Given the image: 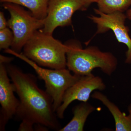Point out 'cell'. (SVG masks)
<instances>
[{"instance_id": "1", "label": "cell", "mask_w": 131, "mask_h": 131, "mask_svg": "<svg viewBox=\"0 0 131 131\" xmlns=\"http://www.w3.org/2000/svg\"><path fill=\"white\" fill-rule=\"evenodd\" d=\"M9 77L19 97L15 117L21 121L19 131H32L34 127L59 131L61 126L53 107V101L46 91L38 86L34 75L24 73L15 66L6 64Z\"/></svg>"}, {"instance_id": "2", "label": "cell", "mask_w": 131, "mask_h": 131, "mask_svg": "<svg viewBox=\"0 0 131 131\" xmlns=\"http://www.w3.org/2000/svg\"><path fill=\"white\" fill-rule=\"evenodd\" d=\"M67 44L69 46L66 53L67 67L74 74L87 75L92 74L94 69L99 68L110 76L116 70L118 60L112 53L101 51L95 46L83 49L77 42Z\"/></svg>"}, {"instance_id": "3", "label": "cell", "mask_w": 131, "mask_h": 131, "mask_svg": "<svg viewBox=\"0 0 131 131\" xmlns=\"http://www.w3.org/2000/svg\"><path fill=\"white\" fill-rule=\"evenodd\" d=\"M69 46L54 38L52 34L38 30L23 48V54L41 67L61 69L67 67Z\"/></svg>"}, {"instance_id": "4", "label": "cell", "mask_w": 131, "mask_h": 131, "mask_svg": "<svg viewBox=\"0 0 131 131\" xmlns=\"http://www.w3.org/2000/svg\"><path fill=\"white\" fill-rule=\"evenodd\" d=\"M6 53L18 58L29 64L34 70L38 76L44 81L46 91L51 97L53 107L56 112L62 104L66 91L80 79L81 76L72 74L69 69H46L38 65L26 57L23 53H19L11 49L5 50Z\"/></svg>"}, {"instance_id": "5", "label": "cell", "mask_w": 131, "mask_h": 131, "mask_svg": "<svg viewBox=\"0 0 131 131\" xmlns=\"http://www.w3.org/2000/svg\"><path fill=\"white\" fill-rule=\"evenodd\" d=\"M2 6L10 14L8 26L13 31L14 36L11 49L17 53H21L24 46L34 32L43 28L45 19L37 18L30 12L17 4L3 3Z\"/></svg>"}, {"instance_id": "6", "label": "cell", "mask_w": 131, "mask_h": 131, "mask_svg": "<svg viewBox=\"0 0 131 131\" xmlns=\"http://www.w3.org/2000/svg\"><path fill=\"white\" fill-rule=\"evenodd\" d=\"M94 11L98 16L91 15L89 18L97 26L95 35L110 30L112 31L118 42L127 47L125 62L131 64V38L129 34V29L125 25L126 15L122 12L106 14L96 8L94 9Z\"/></svg>"}, {"instance_id": "7", "label": "cell", "mask_w": 131, "mask_h": 131, "mask_svg": "<svg viewBox=\"0 0 131 131\" xmlns=\"http://www.w3.org/2000/svg\"><path fill=\"white\" fill-rule=\"evenodd\" d=\"M86 10L82 0H49L47 16L41 31L52 35L59 27L71 25L75 12Z\"/></svg>"}, {"instance_id": "8", "label": "cell", "mask_w": 131, "mask_h": 131, "mask_svg": "<svg viewBox=\"0 0 131 131\" xmlns=\"http://www.w3.org/2000/svg\"><path fill=\"white\" fill-rule=\"evenodd\" d=\"M106 88V84L100 77L95 76L93 74L82 76L66 91L62 104L56 112L58 117L63 118L65 110L74 101L88 102L94 91H103Z\"/></svg>"}, {"instance_id": "9", "label": "cell", "mask_w": 131, "mask_h": 131, "mask_svg": "<svg viewBox=\"0 0 131 131\" xmlns=\"http://www.w3.org/2000/svg\"><path fill=\"white\" fill-rule=\"evenodd\" d=\"M6 64L0 63V130H5L9 120L16 114L19 100L14 95L15 88L10 82Z\"/></svg>"}, {"instance_id": "10", "label": "cell", "mask_w": 131, "mask_h": 131, "mask_svg": "<svg viewBox=\"0 0 131 131\" xmlns=\"http://www.w3.org/2000/svg\"><path fill=\"white\" fill-rule=\"evenodd\" d=\"M91 97L100 101L110 111L114 119L115 131H131V103L128 106L129 114L127 115L122 113L107 96L100 91H94Z\"/></svg>"}, {"instance_id": "11", "label": "cell", "mask_w": 131, "mask_h": 131, "mask_svg": "<svg viewBox=\"0 0 131 131\" xmlns=\"http://www.w3.org/2000/svg\"><path fill=\"white\" fill-rule=\"evenodd\" d=\"M95 108L88 102H82L73 108V117L68 124L59 131H83L87 118Z\"/></svg>"}, {"instance_id": "12", "label": "cell", "mask_w": 131, "mask_h": 131, "mask_svg": "<svg viewBox=\"0 0 131 131\" xmlns=\"http://www.w3.org/2000/svg\"><path fill=\"white\" fill-rule=\"evenodd\" d=\"M49 0H0L2 3H12L28 8L34 17L45 19L47 16Z\"/></svg>"}, {"instance_id": "13", "label": "cell", "mask_w": 131, "mask_h": 131, "mask_svg": "<svg viewBox=\"0 0 131 131\" xmlns=\"http://www.w3.org/2000/svg\"><path fill=\"white\" fill-rule=\"evenodd\" d=\"M98 9L106 14L122 12L131 6V0H99Z\"/></svg>"}, {"instance_id": "14", "label": "cell", "mask_w": 131, "mask_h": 131, "mask_svg": "<svg viewBox=\"0 0 131 131\" xmlns=\"http://www.w3.org/2000/svg\"><path fill=\"white\" fill-rule=\"evenodd\" d=\"M14 39L13 33L10 28L7 27L0 30V49L6 50L11 47Z\"/></svg>"}, {"instance_id": "15", "label": "cell", "mask_w": 131, "mask_h": 131, "mask_svg": "<svg viewBox=\"0 0 131 131\" xmlns=\"http://www.w3.org/2000/svg\"><path fill=\"white\" fill-rule=\"evenodd\" d=\"M8 26L7 21H6L3 12H0V30L4 29Z\"/></svg>"}, {"instance_id": "16", "label": "cell", "mask_w": 131, "mask_h": 131, "mask_svg": "<svg viewBox=\"0 0 131 131\" xmlns=\"http://www.w3.org/2000/svg\"><path fill=\"white\" fill-rule=\"evenodd\" d=\"M13 58L5 56L2 55H0V63L8 64L13 61Z\"/></svg>"}, {"instance_id": "17", "label": "cell", "mask_w": 131, "mask_h": 131, "mask_svg": "<svg viewBox=\"0 0 131 131\" xmlns=\"http://www.w3.org/2000/svg\"><path fill=\"white\" fill-rule=\"evenodd\" d=\"M82 1L84 4L85 8L87 9L92 3H97L99 0H82Z\"/></svg>"}, {"instance_id": "18", "label": "cell", "mask_w": 131, "mask_h": 131, "mask_svg": "<svg viewBox=\"0 0 131 131\" xmlns=\"http://www.w3.org/2000/svg\"><path fill=\"white\" fill-rule=\"evenodd\" d=\"M126 16L127 18H128L131 21V8L127 12Z\"/></svg>"}]
</instances>
